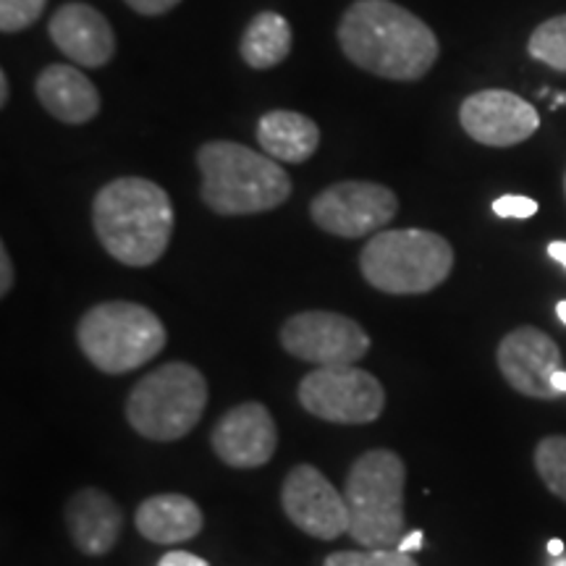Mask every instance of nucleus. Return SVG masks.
I'll list each match as a JSON object with an SVG mask.
<instances>
[{
	"label": "nucleus",
	"mask_w": 566,
	"mask_h": 566,
	"mask_svg": "<svg viewBox=\"0 0 566 566\" xmlns=\"http://www.w3.org/2000/svg\"><path fill=\"white\" fill-rule=\"evenodd\" d=\"M338 45L354 66L391 82H417L436 66V32L394 0H354L338 21Z\"/></svg>",
	"instance_id": "1"
},
{
	"label": "nucleus",
	"mask_w": 566,
	"mask_h": 566,
	"mask_svg": "<svg viewBox=\"0 0 566 566\" xmlns=\"http://www.w3.org/2000/svg\"><path fill=\"white\" fill-rule=\"evenodd\" d=\"M174 202L158 184L124 176L105 184L92 202L97 239L118 263L129 268L155 265L174 237Z\"/></svg>",
	"instance_id": "2"
},
{
	"label": "nucleus",
	"mask_w": 566,
	"mask_h": 566,
	"mask_svg": "<svg viewBox=\"0 0 566 566\" xmlns=\"http://www.w3.org/2000/svg\"><path fill=\"white\" fill-rule=\"evenodd\" d=\"M202 202L218 216H258L275 210L292 195V179L273 160L239 142H205L197 150Z\"/></svg>",
	"instance_id": "3"
},
{
	"label": "nucleus",
	"mask_w": 566,
	"mask_h": 566,
	"mask_svg": "<svg viewBox=\"0 0 566 566\" xmlns=\"http://www.w3.org/2000/svg\"><path fill=\"white\" fill-rule=\"evenodd\" d=\"M407 464L396 451L373 449L352 464L344 499L349 535L365 548H396L405 537Z\"/></svg>",
	"instance_id": "4"
},
{
	"label": "nucleus",
	"mask_w": 566,
	"mask_h": 566,
	"mask_svg": "<svg viewBox=\"0 0 566 566\" xmlns=\"http://www.w3.org/2000/svg\"><path fill=\"white\" fill-rule=\"evenodd\" d=\"M454 250L441 233L424 229L378 231L359 254V271L384 294H428L451 275Z\"/></svg>",
	"instance_id": "5"
},
{
	"label": "nucleus",
	"mask_w": 566,
	"mask_h": 566,
	"mask_svg": "<svg viewBox=\"0 0 566 566\" xmlns=\"http://www.w3.org/2000/svg\"><path fill=\"white\" fill-rule=\"evenodd\" d=\"M76 342L97 370L124 375L158 357L168 334L160 317L145 304L103 302L82 315Z\"/></svg>",
	"instance_id": "6"
},
{
	"label": "nucleus",
	"mask_w": 566,
	"mask_h": 566,
	"mask_svg": "<svg viewBox=\"0 0 566 566\" xmlns=\"http://www.w3.org/2000/svg\"><path fill=\"white\" fill-rule=\"evenodd\" d=\"M208 407V380L189 363H166L139 380L126 401V420L142 438L171 443L189 436Z\"/></svg>",
	"instance_id": "7"
},
{
	"label": "nucleus",
	"mask_w": 566,
	"mask_h": 566,
	"mask_svg": "<svg viewBox=\"0 0 566 566\" xmlns=\"http://www.w3.org/2000/svg\"><path fill=\"white\" fill-rule=\"evenodd\" d=\"M296 396L304 412L334 424L375 422L386 407V391L380 380L354 365L317 367L304 375Z\"/></svg>",
	"instance_id": "8"
},
{
	"label": "nucleus",
	"mask_w": 566,
	"mask_h": 566,
	"mask_svg": "<svg viewBox=\"0 0 566 566\" xmlns=\"http://www.w3.org/2000/svg\"><path fill=\"white\" fill-rule=\"evenodd\" d=\"M281 346L292 357L317 367L354 365L370 352V336L352 317L328 313V310H307L283 323Z\"/></svg>",
	"instance_id": "9"
},
{
	"label": "nucleus",
	"mask_w": 566,
	"mask_h": 566,
	"mask_svg": "<svg viewBox=\"0 0 566 566\" xmlns=\"http://www.w3.org/2000/svg\"><path fill=\"white\" fill-rule=\"evenodd\" d=\"M399 212L391 189L375 181H338L325 187L310 202V216L317 229L342 239H363L386 229Z\"/></svg>",
	"instance_id": "10"
},
{
	"label": "nucleus",
	"mask_w": 566,
	"mask_h": 566,
	"mask_svg": "<svg viewBox=\"0 0 566 566\" xmlns=\"http://www.w3.org/2000/svg\"><path fill=\"white\" fill-rule=\"evenodd\" d=\"M281 506L302 533L317 541H336L349 533V506L344 493L313 464H296L283 480Z\"/></svg>",
	"instance_id": "11"
},
{
	"label": "nucleus",
	"mask_w": 566,
	"mask_h": 566,
	"mask_svg": "<svg viewBox=\"0 0 566 566\" xmlns=\"http://www.w3.org/2000/svg\"><path fill=\"white\" fill-rule=\"evenodd\" d=\"M495 359H499L501 375L514 391L541 401L562 396L554 388V375L562 370V349L554 338L533 325H522L501 338Z\"/></svg>",
	"instance_id": "12"
},
{
	"label": "nucleus",
	"mask_w": 566,
	"mask_h": 566,
	"mask_svg": "<svg viewBox=\"0 0 566 566\" xmlns=\"http://www.w3.org/2000/svg\"><path fill=\"white\" fill-rule=\"evenodd\" d=\"M459 124L488 147H512L533 137L541 126L535 105L506 90H480L459 108Z\"/></svg>",
	"instance_id": "13"
},
{
	"label": "nucleus",
	"mask_w": 566,
	"mask_h": 566,
	"mask_svg": "<svg viewBox=\"0 0 566 566\" xmlns=\"http://www.w3.org/2000/svg\"><path fill=\"white\" fill-rule=\"evenodd\" d=\"M216 457L233 470H254L273 459L279 449V430L273 415L260 401L231 407L210 433Z\"/></svg>",
	"instance_id": "14"
},
{
	"label": "nucleus",
	"mask_w": 566,
	"mask_h": 566,
	"mask_svg": "<svg viewBox=\"0 0 566 566\" xmlns=\"http://www.w3.org/2000/svg\"><path fill=\"white\" fill-rule=\"evenodd\" d=\"M48 34L55 48L84 69H103L116 55V34L111 21L95 6L74 3L61 6L48 21Z\"/></svg>",
	"instance_id": "15"
},
{
	"label": "nucleus",
	"mask_w": 566,
	"mask_h": 566,
	"mask_svg": "<svg viewBox=\"0 0 566 566\" xmlns=\"http://www.w3.org/2000/svg\"><path fill=\"white\" fill-rule=\"evenodd\" d=\"M69 537L84 556H105L116 548L124 527L122 506L97 488H82L66 504Z\"/></svg>",
	"instance_id": "16"
},
{
	"label": "nucleus",
	"mask_w": 566,
	"mask_h": 566,
	"mask_svg": "<svg viewBox=\"0 0 566 566\" xmlns=\"http://www.w3.org/2000/svg\"><path fill=\"white\" fill-rule=\"evenodd\" d=\"M34 92L42 108L61 124L82 126L101 113V92L80 69L69 63H53L42 69Z\"/></svg>",
	"instance_id": "17"
},
{
	"label": "nucleus",
	"mask_w": 566,
	"mask_h": 566,
	"mask_svg": "<svg viewBox=\"0 0 566 566\" xmlns=\"http://www.w3.org/2000/svg\"><path fill=\"white\" fill-rule=\"evenodd\" d=\"M139 535L158 546H176L202 533L205 514L200 504L181 493H158L145 499L134 514Z\"/></svg>",
	"instance_id": "18"
},
{
	"label": "nucleus",
	"mask_w": 566,
	"mask_h": 566,
	"mask_svg": "<svg viewBox=\"0 0 566 566\" xmlns=\"http://www.w3.org/2000/svg\"><path fill=\"white\" fill-rule=\"evenodd\" d=\"M258 142L279 163H304L321 147V129L296 111H271L258 122Z\"/></svg>",
	"instance_id": "19"
},
{
	"label": "nucleus",
	"mask_w": 566,
	"mask_h": 566,
	"mask_svg": "<svg viewBox=\"0 0 566 566\" xmlns=\"http://www.w3.org/2000/svg\"><path fill=\"white\" fill-rule=\"evenodd\" d=\"M239 51L250 69L265 71L279 66L292 53V27L275 11L258 13L244 30Z\"/></svg>",
	"instance_id": "20"
},
{
	"label": "nucleus",
	"mask_w": 566,
	"mask_h": 566,
	"mask_svg": "<svg viewBox=\"0 0 566 566\" xmlns=\"http://www.w3.org/2000/svg\"><path fill=\"white\" fill-rule=\"evenodd\" d=\"M527 53L551 69L566 71V13L535 27V32L530 34Z\"/></svg>",
	"instance_id": "21"
},
{
	"label": "nucleus",
	"mask_w": 566,
	"mask_h": 566,
	"mask_svg": "<svg viewBox=\"0 0 566 566\" xmlns=\"http://www.w3.org/2000/svg\"><path fill=\"white\" fill-rule=\"evenodd\" d=\"M535 470L548 491L566 501V436H548L537 443Z\"/></svg>",
	"instance_id": "22"
},
{
	"label": "nucleus",
	"mask_w": 566,
	"mask_h": 566,
	"mask_svg": "<svg viewBox=\"0 0 566 566\" xmlns=\"http://www.w3.org/2000/svg\"><path fill=\"white\" fill-rule=\"evenodd\" d=\"M323 566H420L412 554L399 548H365V551H336L325 558Z\"/></svg>",
	"instance_id": "23"
},
{
	"label": "nucleus",
	"mask_w": 566,
	"mask_h": 566,
	"mask_svg": "<svg viewBox=\"0 0 566 566\" xmlns=\"http://www.w3.org/2000/svg\"><path fill=\"white\" fill-rule=\"evenodd\" d=\"M48 0H0V30L24 32L45 13Z\"/></svg>",
	"instance_id": "24"
},
{
	"label": "nucleus",
	"mask_w": 566,
	"mask_h": 566,
	"mask_svg": "<svg viewBox=\"0 0 566 566\" xmlns=\"http://www.w3.org/2000/svg\"><path fill=\"white\" fill-rule=\"evenodd\" d=\"M493 212L499 218H533L537 202L522 195H504L493 202Z\"/></svg>",
	"instance_id": "25"
},
{
	"label": "nucleus",
	"mask_w": 566,
	"mask_h": 566,
	"mask_svg": "<svg viewBox=\"0 0 566 566\" xmlns=\"http://www.w3.org/2000/svg\"><path fill=\"white\" fill-rule=\"evenodd\" d=\"M179 3L181 0H126V6L142 13V17H163V13L176 9Z\"/></svg>",
	"instance_id": "26"
},
{
	"label": "nucleus",
	"mask_w": 566,
	"mask_h": 566,
	"mask_svg": "<svg viewBox=\"0 0 566 566\" xmlns=\"http://www.w3.org/2000/svg\"><path fill=\"white\" fill-rule=\"evenodd\" d=\"M158 566H210V564L200 556L189 554V551H168V554L158 562Z\"/></svg>",
	"instance_id": "27"
},
{
	"label": "nucleus",
	"mask_w": 566,
	"mask_h": 566,
	"mask_svg": "<svg viewBox=\"0 0 566 566\" xmlns=\"http://www.w3.org/2000/svg\"><path fill=\"white\" fill-rule=\"evenodd\" d=\"M13 286V265L11 254L6 250V244H0V296H6Z\"/></svg>",
	"instance_id": "28"
},
{
	"label": "nucleus",
	"mask_w": 566,
	"mask_h": 566,
	"mask_svg": "<svg viewBox=\"0 0 566 566\" xmlns=\"http://www.w3.org/2000/svg\"><path fill=\"white\" fill-rule=\"evenodd\" d=\"M401 554H412V551H420L422 548V530H412V533H407L405 537L399 541Z\"/></svg>",
	"instance_id": "29"
},
{
	"label": "nucleus",
	"mask_w": 566,
	"mask_h": 566,
	"mask_svg": "<svg viewBox=\"0 0 566 566\" xmlns=\"http://www.w3.org/2000/svg\"><path fill=\"white\" fill-rule=\"evenodd\" d=\"M548 254L556 260V263H562L566 268V242H551Z\"/></svg>",
	"instance_id": "30"
},
{
	"label": "nucleus",
	"mask_w": 566,
	"mask_h": 566,
	"mask_svg": "<svg viewBox=\"0 0 566 566\" xmlns=\"http://www.w3.org/2000/svg\"><path fill=\"white\" fill-rule=\"evenodd\" d=\"M9 76H6V71H0V105L9 103Z\"/></svg>",
	"instance_id": "31"
},
{
	"label": "nucleus",
	"mask_w": 566,
	"mask_h": 566,
	"mask_svg": "<svg viewBox=\"0 0 566 566\" xmlns=\"http://www.w3.org/2000/svg\"><path fill=\"white\" fill-rule=\"evenodd\" d=\"M554 388H556L558 394H566V373L564 370H558L554 375Z\"/></svg>",
	"instance_id": "32"
},
{
	"label": "nucleus",
	"mask_w": 566,
	"mask_h": 566,
	"mask_svg": "<svg viewBox=\"0 0 566 566\" xmlns=\"http://www.w3.org/2000/svg\"><path fill=\"white\" fill-rule=\"evenodd\" d=\"M548 554H551V556H562V554H564V543L558 541V537H554V541L548 543Z\"/></svg>",
	"instance_id": "33"
},
{
	"label": "nucleus",
	"mask_w": 566,
	"mask_h": 566,
	"mask_svg": "<svg viewBox=\"0 0 566 566\" xmlns=\"http://www.w3.org/2000/svg\"><path fill=\"white\" fill-rule=\"evenodd\" d=\"M556 315H558V321L566 325V300L556 304Z\"/></svg>",
	"instance_id": "34"
},
{
	"label": "nucleus",
	"mask_w": 566,
	"mask_h": 566,
	"mask_svg": "<svg viewBox=\"0 0 566 566\" xmlns=\"http://www.w3.org/2000/svg\"><path fill=\"white\" fill-rule=\"evenodd\" d=\"M566 103V95H558L554 103H551V108H558V105H564Z\"/></svg>",
	"instance_id": "35"
},
{
	"label": "nucleus",
	"mask_w": 566,
	"mask_h": 566,
	"mask_svg": "<svg viewBox=\"0 0 566 566\" xmlns=\"http://www.w3.org/2000/svg\"><path fill=\"white\" fill-rule=\"evenodd\" d=\"M556 566H566V558H562V562H558Z\"/></svg>",
	"instance_id": "36"
},
{
	"label": "nucleus",
	"mask_w": 566,
	"mask_h": 566,
	"mask_svg": "<svg viewBox=\"0 0 566 566\" xmlns=\"http://www.w3.org/2000/svg\"><path fill=\"white\" fill-rule=\"evenodd\" d=\"M564 189H566V179H564Z\"/></svg>",
	"instance_id": "37"
}]
</instances>
